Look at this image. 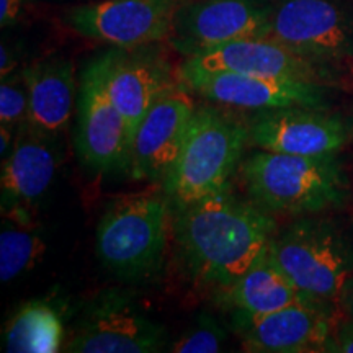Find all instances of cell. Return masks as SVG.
Returning a JSON list of instances; mask_svg holds the SVG:
<instances>
[{"mask_svg":"<svg viewBox=\"0 0 353 353\" xmlns=\"http://www.w3.org/2000/svg\"><path fill=\"white\" fill-rule=\"evenodd\" d=\"M179 254L193 280L228 290L247 272L276 232L275 218L224 188L172 210Z\"/></svg>","mask_w":353,"mask_h":353,"instance_id":"6da1fadb","label":"cell"},{"mask_svg":"<svg viewBox=\"0 0 353 353\" xmlns=\"http://www.w3.org/2000/svg\"><path fill=\"white\" fill-rule=\"evenodd\" d=\"M241 182L249 200L270 214H316L342 206L348 176L329 156H294L262 151L241 162Z\"/></svg>","mask_w":353,"mask_h":353,"instance_id":"7a4b0ae2","label":"cell"},{"mask_svg":"<svg viewBox=\"0 0 353 353\" xmlns=\"http://www.w3.org/2000/svg\"><path fill=\"white\" fill-rule=\"evenodd\" d=\"M249 143V128L232 114L196 107L183 148L162 183L172 210L229 187Z\"/></svg>","mask_w":353,"mask_h":353,"instance_id":"3957f363","label":"cell"},{"mask_svg":"<svg viewBox=\"0 0 353 353\" xmlns=\"http://www.w3.org/2000/svg\"><path fill=\"white\" fill-rule=\"evenodd\" d=\"M268 252L309 301L339 307L353 273V236L327 218H299L273 234Z\"/></svg>","mask_w":353,"mask_h":353,"instance_id":"277c9868","label":"cell"},{"mask_svg":"<svg viewBox=\"0 0 353 353\" xmlns=\"http://www.w3.org/2000/svg\"><path fill=\"white\" fill-rule=\"evenodd\" d=\"M170 201L156 195H130L110 203L95 232L99 260L123 280L159 272L167 250Z\"/></svg>","mask_w":353,"mask_h":353,"instance_id":"5b68a950","label":"cell"},{"mask_svg":"<svg viewBox=\"0 0 353 353\" xmlns=\"http://www.w3.org/2000/svg\"><path fill=\"white\" fill-rule=\"evenodd\" d=\"M265 38L335 69L353 59V8L343 0H276Z\"/></svg>","mask_w":353,"mask_h":353,"instance_id":"8992f818","label":"cell"},{"mask_svg":"<svg viewBox=\"0 0 353 353\" xmlns=\"http://www.w3.org/2000/svg\"><path fill=\"white\" fill-rule=\"evenodd\" d=\"M270 12L267 0H187L176 8L167 41L192 57L237 39L267 37Z\"/></svg>","mask_w":353,"mask_h":353,"instance_id":"52a82bcc","label":"cell"},{"mask_svg":"<svg viewBox=\"0 0 353 353\" xmlns=\"http://www.w3.org/2000/svg\"><path fill=\"white\" fill-rule=\"evenodd\" d=\"M149 46H113L88 63L99 74L110 100L126 118L132 136L152 105L180 83L169 61Z\"/></svg>","mask_w":353,"mask_h":353,"instance_id":"ba28073f","label":"cell"},{"mask_svg":"<svg viewBox=\"0 0 353 353\" xmlns=\"http://www.w3.org/2000/svg\"><path fill=\"white\" fill-rule=\"evenodd\" d=\"M169 348L167 329L126 298L125 294H103L87 309L64 343L72 353H154Z\"/></svg>","mask_w":353,"mask_h":353,"instance_id":"9c48e42d","label":"cell"},{"mask_svg":"<svg viewBox=\"0 0 353 353\" xmlns=\"http://www.w3.org/2000/svg\"><path fill=\"white\" fill-rule=\"evenodd\" d=\"M180 0H101L70 8L64 21L83 38L114 48L169 39Z\"/></svg>","mask_w":353,"mask_h":353,"instance_id":"30bf717a","label":"cell"},{"mask_svg":"<svg viewBox=\"0 0 353 353\" xmlns=\"http://www.w3.org/2000/svg\"><path fill=\"white\" fill-rule=\"evenodd\" d=\"M179 81L203 99L254 112L286 107L325 108L329 100L327 88L321 83L247 76L228 70H203L185 64L179 69Z\"/></svg>","mask_w":353,"mask_h":353,"instance_id":"8fae6325","label":"cell"},{"mask_svg":"<svg viewBox=\"0 0 353 353\" xmlns=\"http://www.w3.org/2000/svg\"><path fill=\"white\" fill-rule=\"evenodd\" d=\"M77 95L76 151L95 172L128 169L132 132L126 118L105 92L90 64L83 69Z\"/></svg>","mask_w":353,"mask_h":353,"instance_id":"7c38bea8","label":"cell"},{"mask_svg":"<svg viewBox=\"0 0 353 353\" xmlns=\"http://www.w3.org/2000/svg\"><path fill=\"white\" fill-rule=\"evenodd\" d=\"M334 309L316 303L290 304L267 314H234V329L247 352H329Z\"/></svg>","mask_w":353,"mask_h":353,"instance_id":"4fadbf2b","label":"cell"},{"mask_svg":"<svg viewBox=\"0 0 353 353\" xmlns=\"http://www.w3.org/2000/svg\"><path fill=\"white\" fill-rule=\"evenodd\" d=\"M247 128L249 143L255 148L294 156L337 154L348 139L341 118L314 107L263 110Z\"/></svg>","mask_w":353,"mask_h":353,"instance_id":"5bb4252c","label":"cell"},{"mask_svg":"<svg viewBox=\"0 0 353 353\" xmlns=\"http://www.w3.org/2000/svg\"><path fill=\"white\" fill-rule=\"evenodd\" d=\"M196 105L176 85L161 97L136 128L128 170L134 180L162 182L182 151Z\"/></svg>","mask_w":353,"mask_h":353,"instance_id":"9a60e30c","label":"cell"},{"mask_svg":"<svg viewBox=\"0 0 353 353\" xmlns=\"http://www.w3.org/2000/svg\"><path fill=\"white\" fill-rule=\"evenodd\" d=\"M61 165L59 138L39 134L23 123L12 151L2 162V214L33 223L30 208L46 195Z\"/></svg>","mask_w":353,"mask_h":353,"instance_id":"2e32d148","label":"cell"},{"mask_svg":"<svg viewBox=\"0 0 353 353\" xmlns=\"http://www.w3.org/2000/svg\"><path fill=\"white\" fill-rule=\"evenodd\" d=\"M185 65L203 70H228L247 76L288 79L327 85L334 69L317 64L270 38H244L201 54L185 57Z\"/></svg>","mask_w":353,"mask_h":353,"instance_id":"e0dca14e","label":"cell"},{"mask_svg":"<svg viewBox=\"0 0 353 353\" xmlns=\"http://www.w3.org/2000/svg\"><path fill=\"white\" fill-rule=\"evenodd\" d=\"M28 85L30 130L50 138H61L68 131L77 83L74 63L65 57H50L23 69Z\"/></svg>","mask_w":353,"mask_h":353,"instance_id":"ac0fdd59","label":"cell"},{"mask_svg":"<svg viewBox=\"0 0 353 353\" xmlns=\"http://www.w3.org/2000/svg\"><path fill=\"white\" fill-rule=\"evenodd\" d=\"M221 294L228 306L236 312L245 314H267L290 304L312 303L299 293L296 286L278 267L268 252V247L247 268L244 275L228 290L221 291Z\"/></svg>","mask_w":353,"mask_h":353,"instance_id":"d6986e66","label":"cell"},{"mask_svg":"<svg viewBox=\"0 0 353 353\" xmlns=\"http://www.w3.org/2000/svg\"><path fill=\"white\" fill-rule=\"evenodd\" d=\"M64 322L46 301H30L17 309L3 329L8 353H56L64 347Z\"/></svg>","mask_w":353,"mask_h":353,"instance_id":"ffe728a7","label":"cell"},{"mask_svg":"<svg viewBox=\"0 0 353 353\" xmlns=\"http://www.w3.org/2000/svg\"><path fill=\"white\" fill-rule=\"evenodd\" d=\"M46 254V242L33 223L3 218L0 231V280L10 283L32 272Z\"/></svg>","mask_w":353,"mask_h":353,"instance_id":"44dd1931","label":"cell"},{"mask_svg":"<svg viewBox=\"0 0 353 353\" xmlns=\"http://www.w3.org/2000/svg\"><path fill=\"white\" fill-rule=\"evenodd\" d=\"M28 85L23 70L2 79L0 85V125L20 128L28 118Z\"/></svg>","mask_w":353,"mask_h":353,"instance_id":"7402d4cb","label":"cell"},{"mask_svg":"<svg viewBox=\"0 0 353 353\" xmlns=\"http://www.w3.org/2000/svg\"><path fill=\"white\" fill-rule=\"evenodd\" d=\"M226 334L214 324V321L208 316H203L195 325L180 335L179 341H175L167 348V352L174 353H214L221 352Z\"/></svg>","mask_w":353,"mask_h":353,"instance_id":"603a6c76","label":"cell"},{"mask_svg":"<svg viewBox=\"0 0 353 353\" xmlns=\"http://www.w3.org/2000/svg\"><path fill=\"white\" fill-rule=\"evenodd\" d=\"M329 352H341V353H353V321L348 319L343 322L335 330L330 341Z\"/></svg>","mask_w":353,"mask_h":353,"instance_id":"cb8c5ba5","label":"cell"},{"mask_svg":"<svg viewBox=\"0 0 353 353\" xmlns=\"http://www.w3.org/2000/svg\"><path fill=\"white\" fill-rule=\"evenodd\" d=\"M25 0H0V25L10 26L19 20Z\"/></svg>","mask_w":353,"mask_h":353,"instance_id":"d4e9b609","label":"cell"},{"mask_svg":"<svg viewBox=\"0 0 353 353\" xmlns=\"http://www.w3.org/2000/svg\"><path fill=\"white\" fill-rule=\"evenodd\" d=\"M339 307L345 312L348 319L353 321V273L348 276L345 285H343L341 301H339Z\"/></svg>","mask_w":353,"mask_h":353,"instance_id":"484cf974","label":"cell"},{"mask_svg":"<svg viewBox=\"0 0 353 353\" xmlns=\"http://www.w3.org/2000/svg\"><path fill=\"white\" fill-rule=\"evenodd\" d=\"M15 57H13L10 48H7L6 43H2V48H0V77L6 79L12 76L13 69H15Z\"/></svg>","mask_w":353,"mask_h":353,"instance_id":"4316f807","label":"cell"},{"mask_svg":"<svg viewBox=\"0 0 353 353\" xmlns=\"http://www.w3.org/2000/svg\"><path fill=\"white\" fill-rule=\"evenodd\" d=\"M15 128L0 126V154H2V159H6L10 154L13 144H15Z\"/></svg>","mask_w":353,"mask_h":353,"instance_id":"83f0119b","label":"cell"}]
</instances>
